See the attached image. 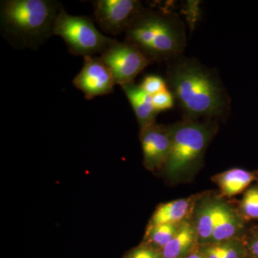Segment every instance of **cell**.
<instances>
[{
  "label": "cell",
  "mask_w": 258,
  "mask_h": 258,
  "mask_svg": "<svg viewBox=\"0 0 258 258\" xmlns=\"http://www.w3.org/2000/svg\"><path fill=\"white\" fill-rule=\"evenodd\" d=\"M186 258H206L203 257V256L200 255V254H192L191 255L188 256Z\"/></svg>",
  "instance_id": "cell-24"
},
{
  "label": "cell",
  "mask_w": 258,
  "mask_h": 258,
  "mask_svg": "<svg viewBox=\"0 0 258 258\" xmlns=\"http://www.w3.org/2000/svg\"><path fill=\"white\" fill-rule=\"evenodd\" d=\"M152 100L154 108L158 113L170 109L174 106V96L168 89L153 96Z\"/></svg>",
  "instance_id": "cell-19"
},
{
  "label": "cell",
  "mask_w": 258,
  "mask_h": 258,
  "mask_svg": "<svg viewBox=\"0 0 258 258\" xmlns=\"http://www.w3.org/2000/svg\"><path fill=\"white\" fill-rule=\"evenodd\" d=\"M73 83L88 100L113 92L115 83L111 70L99 56L84 57V64Z\"/></svg>",
  "instance_id": "cell-8"
},
{
  "label": "cell",
  "mask_w": 258,
  "mask_h": 258,
  "mask_svg": "<svg viewBox=\"0 0 258 258\" xmlns=\"http://www.w3.org/2000/svg\"><path fill=\"white\" fill-rule=\"evenodd\" d=\"M241 208L248 219H258V188H251L244 194Z\"/></svg>",
  "instance_id": "cell-17"
},
{
  "label": "cell",
  "mask_w": 258,
  "mask_h": 258,
  "mask_svg": "<svg viewBox=\"0 0 258 258\" xmlns=\"http://www.w3.org/2000/svg\"><path fill=\"white\" fill-rule=\"evenodd\" d=\"M254 179L252 173L244 169H233L219 176L217 182L224 195L232 197L242 192Z\"/></svg>",
  "instance_id": "cell-12"
},
{
  "label": "cell",
  "mask_w": 258,
  "mask_h": 258,
  "mask_svg": "<svg viewBox=\"0 0 258 258\" xmlns=\"http://www.w3.org/2000/svg\"><path fill=\"white\" fill-rule=\"evenodd\" d=\"M144 164L149 169L165 166L171 147L170 126L156 123L141 129Z\"/></svg>",
  "instance_id": "cell-9"
},
{
  "label": "cell",
  "mask_w": 258,
  "mask_h": 258,
  "mask_svg": "<svg viewBox=\"0 0 258 258\" xmlns=\"http://www.w3.org/2000/svg\"><path fill=\"white\" fill-rule=\"evenodd\" d=\"M178 228L176 224L151 225L147 232L148 240L155 247L163 249L175 235Z\"/></svg>",
  "instance_id": "cell-16"
},
{
  "label": "cell",
  "mask_w": 258,
  "mask_h": 258,
  "mask_svg": "<svg viewBox=\"0 0 258 258\" xmlns=\"http://www.w3.org/2000/svg\"><path fill=\"white\" fill-rule=\"evenodd\" d=\"M93 5L96 23L103 31L112 35L126 32L144 9L137 0H97Z\"/></svg>",
  "instance_id": "cell-7"
},
{
  "label": "cell",
  "mask_w": 258,
  "mask_h": 258,
  "mask_svg": "<svg viewBox=\"0 0 258 258\" xmlns=\"http://www.w3.org/2000/svg\"><path fill=\"white\" fill-rule=\"evenodd\" d=\"M61 7V3L54 0L2 1V31L15 46L37 49L53 35Z\"/></svg>",
  "instance_id": "cell-3"
},
{
  "label": "cell",
  "mask_w": 258,
  "mask_h": 258,
  "mask_svg": "<svg viewBox=\"0 0 258 258\" xmlns=\"http://www.w3.org/2000/svg\"><path fill=\"white\" fill-rule=\"evenodd\" d=\"M53 35L63 39L71 54L83 57L101 55L117 41L101 33L92 19L70 15L62 7L56 18Z\"/></svg>",
  "instance_id": "cell-5"
},
{
  "label": "cell",
  "mask_w": 258,
  "mask_h": 258,
  "mask_svg": "<svg viewBox=\"0 0 258 258\" xmlns=\"http://www.w3.org/2000/svg\"><path fill=\"white\" fill-rule=\"evenodd\" d=\"M222 247V258H239V251L232 245Z\"/></svg>",
  "instance_id": "cell-22"
},
{
  "label": "cell",
  "mask_w": 258,
  "mask_h": 258,
  "mask_svg": "<svg viewBox=\"0 0 258 258\" xmlns=\"http://www.w3.org/2000/svg\"><path fill=\"white\" fill-rule=\"evenodd\" d=\"M241 227L238 217L223 204L218 205L216 225L212 233V242L227 240L237 234Z\"/></svg>",
  "instance_id": "cell-11"
},
{
  "label": "cell",
  "mask_w": 258,
  "mask_h": 258,
  "mask_svg": "<svg viewBox=\"0 0 258 258\" xmlns=\"http://www.w3.org/2000/svg\"><path fill=\"white\" fill-rule=\"evenodd\" d=\"M218 203L205 205L200 210L197 222L196 233L200 240H211L218 215Z\"/></svg>",
  "instance_id": "cell-15"
},
{
  "label": "cell",
  "mask_w": 258,
  "mask_h": 258,
  "mask_svg": "<svg viewBox=\"0 0 258 258\" xmlns=\"http://www.w3.org/2000/svg\"><path fill=\"white\" fill-rule=\"evenodd\" d=\"M196 230L189 223L179 226L169 243L162 249L163 258H178L187 252L193 244Z\"/></svg>",
  "instance_id": "cell-13"
},
{
  "label": "cell",
  "mask_w": 258,
  "mask_h": 258,
  "mask_svg": "<svg viewBox=\"0 0 258 258\" xmlns=\"http://www.w3.org/2000/svg\"><path fill=\"white\" fill-rule=\"evenodd\" d=\"M121 88L133 108L141 129L155 123L158 112L154 108L152 96L146 93L140 85L134 83Z\"/></svg>",
  "instance_id": "cell-10"
},
{
  "label": "cell",
  "mask_w": 258,
  "mask_h": 258,
  "mask_svg": "<svg viewBox=\"0 0 258 258\" xmlns=\"http://www.w3.org/2000/svg\"><path fill=\"white\" fill-rule=\"evenodd\" d=\"M140 86L146 93L152 96L168 89L166 81L160 76L154 75L147 76Z\"/></svg>",
  "instance_id": "cell-18"
},
{
  "label": "cell",
  "mask_w": 258,
  "mask_h": 258,
  "mask_svg": "<svg viewBox=\"0 0 258 258\" xmlns=\"http://www.w3.org/2000/svg\"><path fill=\"white\" fill-rule=\"evenodd\" d=\"M211 119L205 122L186 118L170 126L171 147L165 166L175 175L198 162L216 130Z\"/></svg>",
  "instance_id": "cell-4"
},
{
  "label": "cell",
  "mask_w": 258,
  "mask_h": 258,
  "mask_svg": "<svg viewBox=\"0 0 258 258\" xmlns=\"http://www.w3.org/2000/svg\"><path fill=\"white\" fill-rule=\"evenodd\" d=\"M111 70L120 87L134 83L136 78L152 64L144 54L129 42L117 40L99 56Z\"/></svg>",
  "instance_id": "cell-6"
},
{
  "label": "cell",
  "mask_w": 258,
  "mask_h": 258,
  "mask_svg": "<svg viewBox=\"0 0 258 258\" xmlns=\"http://www.w3.org/2000/svg\"><path fill=\"white\" fill-rule=\"evenodd\" d=\"M126 258H162V255L150 247H142L134 249Z\"/></svg>",
  "instance_id": "cell-20"
},
{
  "label": "cell",
  "mask_w": 258,
  "mask_h": 258,
  "mask_svg": "<svg viewBox=\"0 0 258 258\" xmlns=\"http://www.w3.org/2000/svg\"><path fill=\"white\" fill-rule=\"evenodd\" d=\"M125 33V41L137 47L151 63L177 58L187 42L182 20L164 10L144 8Z\"/></svg>",
  "instance_id": "cell-2"
},
{
  "label": "cell",
  "mask_w": 258,
  "mask_h": 258,
  "mask_svg": "<svg viewBox=\"0 0 258 258\" xmlns=\"http://www.w3.org/2000/svg\"><path fill=\"white\" fill-rule=\"evenodd\" d=\"M249 249L254 258H258V230L252 232L249 238Z\"/></svg>",
  "instance_id": "cell-21"
},
{
  "label": "cell",
  "mask_w": 258,
  "mask_h": 258,
  "mask_svg": "<svg viewBox=\"0 0 258 258\" xmlns=\"http://www.w3.org/2000/svg\"><path fill=\"white\" fill-rule=\"evenodd\" d=\"M168 62L166 84L186 118L212 120L228 113L230 98L215 72L181 56Z\"/></svg>",
  "instance_id": "cell-1"
},
{
  "label": "cell",
  "mask_w": 258,
  "mask_h": 258,
  "mask_svg": "<svg viewBox=\"0 0 258 258\" xmlns=\"http://www.w3.org/2000/svg\"><path fill=\"white\" fill-rule=\"evenodd\" d=\"M206 258H222V246L210 247L207 250Z\"/></svg>",
  "instance_id": "cell-23"
},
{
  "label": "cell",
  "mask_w": 258,
  "mask_h": 258,
  "mask_svg": "<svg viewBox=\"0 0 258 258\" xmlns=\"http://www.w3.org/2000/svg\"><path fill=\"white\" fill-rule=\"evenodd\" d=\"M189 200H179L161 205L153 215L151 225L176 224L187 215Z\"/></svg>",
  "instance_id": "cell-14"
}]
</instances>
